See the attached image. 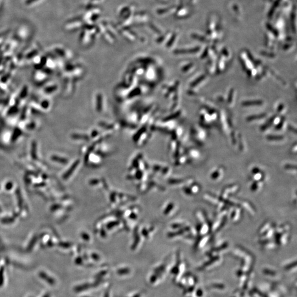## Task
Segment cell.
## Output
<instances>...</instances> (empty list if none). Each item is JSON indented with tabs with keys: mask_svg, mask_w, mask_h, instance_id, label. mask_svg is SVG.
<instances>
[{
	"mask_svg": "<svg viewBox=\"0 0 297 297\" xmlns=\"http://www.w3.org/2000/svg\"><path fill=\"white\" fill-rule=\"evenodd\" d=\"M289 232L290 227L288 225H281L275 229L274 235L276 238V243L282 245L287 243L288 241Z\"/></svg>",
	"mask_w": 297,
	"mask_h": 297,
	"instance_id": "1",
	"label": "cell"
},
{
	"mask_svg": "<svg viewBox=\"0 0 297 297\" xmlns=\"http://www.w3.org/2000/svg\"><path fill=\"white\" fill-rule=\"evenodd\" d=\"M239 186L236 184H233L226 187L222 192L221 197L223 199H228V196L232 195L234 193H236L239 190Z\"/></svg>",
	"mask_w": 297,
	"mask_h": 297,
	"instance_id": "2",
	"label": "cell"
},
{
	"mask_svg": "<svg viewBox=\"0 0 297 297\" xmlns=\"http://www.w3.org/2000/svg\"><path fill=\"white\" fill-rule=\"evenodd\" d=\"M225 170L222 167H219L212 171L210 174V178L213 181H220L222 179L224 176Z\"/></svg>",
	"mask_w": 297,
	"mask_h": 297,
	"instance_id": "3",
	"label": "cell"
},
{
	"mask_svg": "<svg viewBox=\"0 0 297 297\" xmlns=\"http://www.w3.org/2000/svg\"><path fill=\"white\" fill-rule=\"evenodd\" d=\"M230 215L231 220L234 222L239 221L241 217V210L240 209V207H236V209H234L233 210L231 211Z\"/></svg>",
	"mask_w": 297,
	"mask_h": 297,
	"instance_id": "4",
	"label": "cell"
},
{
	"mask_svg": "<svg viewBox=\"0 0 297 297\" xmlns=\"http://www.w3.org/2000/svg\"><path fill=\"white\" fill-rule=\"evenodd\" d=\"M40 276L41 277L42 279H43L44 280L46 281V282H47L50 285L53 286V285H55V284H56V280L53 278H50L49 276L46 275L45 274H44L43 272H41V273L40 275Z\"/></svg>",
	"mask_w": 297,
	"mask_h": 297,
	"instance_id": "5",
	"label": "cell"
},
{
	"mask_svg": "<svg viewBox=\"0 0 297 297\" xmlns=\"http://www.w3.org/2000/svg\"><path fill=\"white\" fill-rule=\"evenodd\" d=\"M49 297V294H44V296L42 297Z\"/></svg>",
	"mask_w": 297,
	"mask_h": 297,
	"instance_id": "6",
	"label": "cell"
}]
</instances>
